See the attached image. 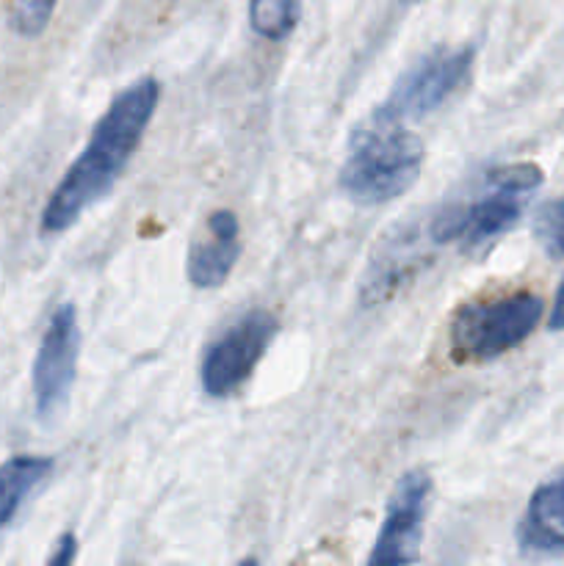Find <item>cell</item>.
Masks as SVG:
<instances>
[{"label":"cell","instance_id":"obj_1","mask_svg":"<svg viewBox=\"0 0 564 566\" xmlns=\"http://www.w3.org/2000/svg\"><path fill=\"white\" fill-rule=\"evenodd\" d=\"M160 86L155 77H142L125 92L111 99L108 111L100 116L88 136L83 153L72 160L66 175L50 193L42 213L44 235H59L70 230L92 205H97L114 188L125 166L136 155L155 108H158Z\"/></svg>","mask_w":564,"mask_h":566},{"label":"cell","instance_id":"obj_2","mask_svg":"<svg viewBox=\"0 0 564 566\" xmlns=\"http://www.w3.org/2000/svg\"><path fill=\"white\" fill-rule=\"evenodd\" d=\"M424 158V142L407 125L370 116L368 125L357 127L348 138L337 186L363 208L387 205L418 182Z\"/></svg>","mask_w":564,"mask_h":566},{"label":"cell","instance_id":"obj_3","mask_svg":"<svg viewBox=\"0 0 564 566\" xmlns=\"http://www.w3.org/2000/svg\"><path fill=\"white\" fill-rule=\"evenodd\" d=\"M542 182L545 175L536 164L498 166L487 171L473 197L435 216L429 227L431 241L437 247H459L464 252L484 249L523 219Z\"/></svg>","mask_w":564,"mask_h":566},{"label":"cell","instance_id":"obj_4","mask_svg":"<svg viewBox=\"0 0 564 566\" xmlns=\"http://www.w3.org/2000/svg\"><path fill=\"white\" fill-rule=\"evenodd\" d=\"M545 304L534 293L464 304L451 324V348L459 363H492L534 335Z\"/></svg>","mask_w":564,"mask_h":566},{"label":"cell","instance_id":"obj_5","mask_svg":"<svg viewBox=\"0 0 564 566\" xmlns=\"http://www.w3.org/2000/svg\"><path fill=\"white\" fill-rule=\"evenodd\" d=\"M473 61L476 44H437L426 50L401 72L396 86L374 111V119L401 125L424 119L459 92L473 70Z\"/></svg>","mask_w":564,"mask_h":566},{"label":"cell","instance_id":"obj_6","mask_svg":"<svg viewBox=\"0 0 564 566\" xmlns=\"http://www.w3.org/2000/svg\"><path fill=\"white\" fill-rule=\"evenodd\" d=\"M280 335V321L274 313L254 307L232 321L202 354L199 381L210 398H227L252 376L265 357L274 337Z\"/></svg>","mask_w":564,"mask_h":566},{"label":"cell","instance_id":"obj_7","mask_svg":"<svg viewBox=\"0 0 564 566\" xmlns=\"http://www.w3.org/2000/svg\"><path fill=\"white\" fill-rule=\"evenodd\" d=\"M81 357V326H77L75 304H59L50 315L48 329L33 359V401L39 418H53L70 401L72 385Z\"/></svg>","mask_w":564,"mask_h":566},{"label":"cell","instance_id":"obj_8","mask_svg":"<svg viewBox=\"0 0 564 566\" xmlns=\"http://www.w3.org/2000/svg\"><path fill=\"white\" fill-rule=\"evenodd\" d=\"M431 479L426 470H409L398 479L390 492L374 551L368 553L370 566H401L420 558L426 512H429Z\"/></svg>","mask_w":564,"mask_h":566},{"label":"cell","instance_id":"obj_9","mask_svg":"<svg viewBox=\"0 0 564 566\" xmlns=\"http://www.w3.org/2000/svg\"><path fill=\"white\" fill-rule=\"evenodd\" d=\"M241 224L232 210H216L208 219V232L188 252L186 276L199 291L224 285L241 254Z\"/></svg>","mask_w":564,"mask_h":566},{"label":"cell","instance_id":"obj_10","mask_svg":"<svg viewBox=\"0 0 564 566\" xmlns=\"http://www.w3.org/2000/svg\"><path fill=\"white\" fill-rule=\"evenodd\" d=\"M518 545L531 556L564 553V470L534 490L520 517Z\"/></svg>","mask_w":564,"mask_h":566},{"label":"cell","instance_id":"obj_11","mask_svg":"<svg viewBox=\"0 0 564 566\" xmlns=\"http://www.w3.org/2000/svg\"><path fill=\"white\" fill-rule=\"evenodd\" d=\"M53 473V459L14 457L0 464V531L14 520L22 503Z\"/></svg>","mask_w":564,"mask_h":566},{"label":"cell","instance_id":"obj_12","mask_svg":"<svg viewBox=\"0 0 564 566\" xmlns=\"http://www.w3.org/2000/svg\"><path fill=\"white\" fill-rule=\"evenodd\" d=\"M299 0H249V28L269 42H282L299 25Z\"/></svg>","mask_w":564,"mask_h":566},{"label":"cell","instance_id":"obj_13","mask_svg":"<svg viewBox=\"0 0 564 566\" xmlns=\"http://www.w3.org/2000/svg\"><path fill=\"white\" fill-rule=\"evenodd\" d=\"M55 0H17L14 11H11V28L20 36H39L48 28L50 17H53Z\"/></svg>","mask_w":564,"mask_h":566},{"label":"cell","instance_id":"obj_14","mask_svg":"<svg viewBox=\"0 0 564 566\" xmlns=\"http://www.w3.org/2000/svg\"><path fill=\"white\" fill-rule=\"evenodd\" d=\"M536 235L540 243L545 247V252L551 258H562L564 254V197L556 205L545 210V216L536 224Z\"/></svg>","mask_w":564,"mask_h":566},{"label":"cell","instance_id":"obj_15","mask_svg":"<svg viewBox=\"0 0 564 566\" xmlns=\"http://www.w3.org/2000/svg\"><path fill=\"white\" fill-rule=\"evenodd\" d=\"M77 558V539L72 534H64L59 542H55L53 553L48 556L50 566H66Z\"/></svg>","mask_w":564,"mask_h":566},{"label":"cell","instance_id":"obj_16","mask_svg":"<svg viewBox=\"0 0 564 566\" xmlns=\"http://www.w3.org/2000/svg\"><path fill=\"white\" fill-rule=\"evenodd\" d=\"M547 326H551V332H562L564 329V280H562V285H558V291H556V302H553Z\"/></svg>","mask_w":564,"mask_h":566},{"label":"cell","instance_id":"obj_17","mask_svg":"<svg viewBox=\"0 0 564 566\" xmlns=\"http://www.w3.org/2000/svg\"><path fill=\"white\" fill-rule=\"evenodd\" d=\"M398 6H415V3H420V0H396Z\"/></svg>","mask_w":564,"mask_h":566}]
</instances>
